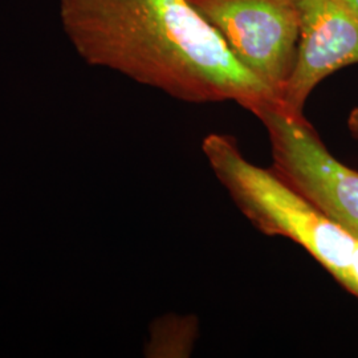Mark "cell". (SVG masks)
I'll list each match as a JSON object with an SVG mask.
<instances>
[{
    "instance_id": "obj_1",
    "label": "cell",
    "mask_w": 358,
    "mask_h": 358,
    "mask_svg": "<svg viewBox=\"0 0 358 358\" xmlns=\"http://www.w3.org/2000/svg\"><path fill=\"white\" fill-rule=\"evenodd\" d=\"M60 20L90 65L192 103L252 112L275 93L232 55L190 0H60Z\"/></svg>"
},
{
    "instance_id": "obj_2",
    "label": "cell",
    "mask_w": 358,
    "mask_h": 358,
    "mask_svg": "<svg viewBox=\"0 0 358 358\" xmlns=\"http://www.w3.org/2000/svg\"><path fill=\"white\" fill-rule=\"evenodd\" d=\"M202 150L217 180L257 230L303 247L348 291L357 235L322 214L272 170L247 161L230 136L208 134Z\"/></svg>"
},
{
    "instance_id": "obj_3",
    "label": "cell",
    "mask_w": 358,
    "mask_h": 358,
    "mask_svg": "<svg viewBox=\"0 0 358 358\" xmlns=\"http://www.w3.org/2000/svg\"><path fill=\"white\" fill-rule=\"evenodd\" d=\"M268 133L272 171L322 214L358 236V171L327 149L304 115L278 101L251 112Z\"/></svg>"
},
{
    "instance_id": "obj_4",
    "label": "cell",
    "mask_w": 358,
    "mask_h": 358,
    "mask_svg": "<svg viewBox=\"0 0 358 358\" xmlns=\"http://www.w3.org/2000/svg\"><path fill=\"white\" fill-rule=\"evenodd\" d=\"M232 55L280 94L294 72L300 28L292 0H190Z\"/></svg>"
},
{
    "instance_id": "obj_5",
    "label": "cell",
    "mask_w": 358,
    "mask_h": 358,
    "mask_svg": "<svg viewBox=\"0 0 358 358\" xmlns=\"http://www.w3.org/2000/svg\"><path fill=\"white\" fill-rule=\"evenodd\" d=\"M300 28L299 53L280 105L294 115L315 88L337 71L358 64V19L340 0H292Z\"/></svg>"
},
{
    "instance_id": "obj_6",
    "label": "cell",
    "mask_w": 358,
    "mask_h": 358,
    "mask_svg": "<svg viewBox=\"0 0 358 358\" xmlns=\"http://www.w3.org/2000/svg\"><path fill=\"white\" fill-rule=\"evenodd\" d=\"M348 291L358 297V236L349 262V288Z\"/></svg>"
},
{
    "instance_id": "obj_7",
    "label": "cell",
    "mask_w": 358,
    "mask_h": 358,
    "mask_svg": "<svg viewBox=\"0 0 358 358\" xmlns=\"http://www.w3.org/2000/svg\"><path fill=\"white\" fill-rule=\"evenodd\" d=\"M348 128L350 134L358 140V108H355L348 117Z\"/></svg>"
},
{
    "instance_id": "obj_8",
    "label": "cell",
    "mask_w": 358,
    "mask_h": 358,
    "mask_svg": "<svg viewBox=\"0 0 358 358\" xmlns=\"http://www.w3.org/2000/svg\"><path fill=\"white\" fill-rule=\"evenodd\" d=\"M340 1L358 19V0H340Z\"/></svg>"
}]
</instances>
